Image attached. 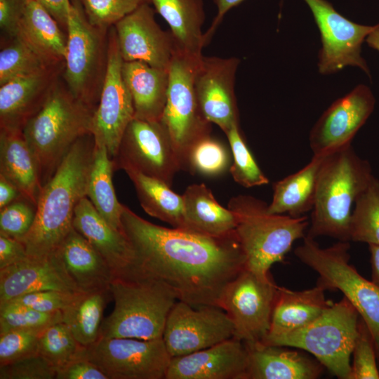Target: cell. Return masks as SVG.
<instances>
[{
  "label": "cell",
  "instance_id": "cell-1",
  "mask_svg": "<svg viewBox=\"0 0 379 379\" xmlns=\"http://www.w3.org/2000/svg\"><path fill=\"white\" fill-rule=\"evenodd\" d=\"M123 232L137 267L166 283L178 300L220 307L222 293L246 265L235 230L211 237L154 225L123 205Z\"/></svg>",
  "mask_w": 379,
  "mask_h": 379
},
{
  "label": "cell",
  "instance_id": "cell-2",
  "mask_svg": "<svg viewBox=\"0 0 379 379\" xmlns=\"http://www.w3.org/2000/svg\"><path fill=\"white\" fill-rule=\"evenodd\" d=\"M95 146L91 133L78 139L43 186L34 221L20 240L28 256L43 258L54 253L73 228L75 208L86 197Z\"/></svg>",
  "mask_w": 379,
  "mask_h": 379
},
{
  "label": "cell",
  "instance_id": "cell-3",
  "mask_svg": "<svg viewBox=\"0 0 379 379\" xmlns=\"http://www.w3.org/2000/svg\"><path fill=\"white\" fill-rule=\"evenodd\" d=\"M373 175L370 163L352 145L327 154L318 175L315 199L306 235L350 241L355 201Z\"/></svg>",
  "mask_w": 379,
  "mask_h": 379
},
{
  "label": "cell",
  "instance_id": "cell-4",
  "mask_svg": "<svg viewBox=\"0 0 379 379\" xmlns=\"http://www.w3.org/2000/svg\"><path fill=\"white\" fill-rule=\"evenodd\" d=\"M109 290L114 306L102 320L99 338H162L169 312L178 300L166 283L138 268L114 276Z\"/></svg>",
  "mask_w": 379,
  "mask_h": 379
},
{
  "label": "cell",
  "instance_id": "cell-5",
  "mask_svg": "<svg viewBox=\"0 0 379 379\" xmlns=\"http://www.w3.org/2000/svg\"><path fill=\"white\" fill-rule=\"evenodd\" d=\"M94 110L59 80L22 133L36 159L42 186L53 175L74 142L91 133Z\"/></svg>",
  "mask_w": 379,
  "mask_h": 379
},
{
  "label": "cell",
  "instance_id": "cell-6",
  "mask_svg": "<svg viewBox=\"0 0 379 379\" xmlns=\"http://www.w3.org/2000/svg\"><path fill=\"white\" fill-rule=\"evenodd\" d=\"M268 204L251 195L233 197L227 207L237 218L236 234L246 255V268L270 277L271 266L281 262L294 242L305 236L306 215L292 217L268 212Z\"/></svg>",
  "mask_w": 379,
  "mask_h": 379
},
{
  "label": "cell",
  "instance_id": "cell-7",
  "mask_svg": "<svg viewBox=\"0 0 379 379\" xmlns=\"http://www.w3.org/2000/svg\"><path fill=\"white\" fill-rule=\"evenodd\" d=\"M359 319L357 310L343 297L332 302L310 324L261 343L305 350L337 378L350 379V357L358 334Z\"/></svg>",
  "mask_w": 379,
  "mask_h": 379
},
{
  "label": "cell",
  "instance_id": "cell-8",
  "mask_svg": "<svg viewBox=\"0 0 379 379\" xmlns=\"http://www.w3.org/2000/svg\"><path fill=\"white\" fill-rule=\"evenodd\" d=\"M349 241H338L321 248L305 235L295 255L319 274L317 284L326 290H339L357 310L368 328L379 362V286L363 277L350 263Z\"/></svg>",
  "mask_w": 379,
  "mask_h": 379
},
{
  "label": "cell",
  "instance_id": "cell-9",
  "mask_svg": "<svg viewBox=\"0 0 379 379\" xmlns=\"http://www.w3.org/2000/svg\"><path fill=\"white\" fill-rule=\"evenodd\" d=\"M63 81L72 94L95 111L108 57L109 29L93 25L80 0H70Z\"/></svg>",
  "mask_w": 379,
  "mask_h": 379
},
{
  "label": "cell",
  "instance_id": "cell-10",
  "mask_svg": "<svg viewBox=\"0 0 379 379\" xmlns=\"http://www.w3.org/2000/svg\"><path fill=\"white\" fill-rule=\"evenodd\" d=\"M201 59L175 51L168 68L167 100L160 120L184 170L192 147L211 135L212 131L211 123L201 110L194 88L195 70Z\"/></svg>",
  "mask_w": 379,
  "mask_h": 379
},
{
  "label": "cell",
  "instance_id": "cell-11",
  "mask_svg": "<svg viewBox=\"0 0 379 379\" xmlns=\"http://www.w3.org/2000/svg\"><path fill=\"white\" fill-rule=\"evenodd\" d=\"M85 356L108 379H164L171 359L162 338L100 337Z\"/></svg>",
  "mask_w": 379,
  "mask_h": 379
},
{
  "label": "cell",
  "instance_id": "cell-12",
  "mask_svg": "<svg viewBox=\"0 0 379 379\" xmlns=\"http://www.w3.org/2000/svg\"><path fill=\"white\" fill-rule=\"evenodd\" d=\"M277 286L270 276L261 277L245 268L225 288L220 307L234 328V337L244 343L262 342L268 333Z\"/></svg>",
  "mask_w": 379,
  "mask_h": 379
},
{
  "label": "cell",
  "instance_id": "cell-13",
  "mask_svg": "<svg viewBox=\"0 0 379 379\" xmlns=\"http://www.w3.org/2000/svg\"><path fill=\"white\" fill-rule=\"evenodd\" d=\"M114 170L131 168L171 187L181 165L170 136L161 123L134 118L128 125L117 153Z\"/></svg>",
  "mask_w": 379,
  "mask_h": 379
},
{
  "label": "cell",
  "instance_id": "cell-14",
  "mask_svg": "<svg viewBox=\"0 0 379 379\" xmlns=\"http://www.w3.org/2000/svg\"><path fill=\"white\" fill-rule=\"evenodd\" d=\"M304 1L320 33L321 48L317 64L319 73L327 75L352 66L360 68L371 77L370 69L361 56V46L374 25L351 21L326 0Z\"/></svg>",
  "mask_w": 379,
  "mask_h": 379
},
{
  "label": "cell",
  "instance_id": "cell-15",
  "mask_svg": "<svg viewBox=\"0 0 379 379\" xmlns=\"http://www.w3.org/2000/svg\"><path fill=\"white\" fill-rule=\"evenodd\" d=\"M108 41L107 66L91 132L95 144L105 146L112 159L128 125L135 118V110L123 77L124 60L114 26L109 28Z\"/></svg>",
  "mask_w": 379,
  "mask_h": 379
},
{
  "label": "cell",
  "instance_id": "cell-16",
  "mask_svg": "<svg viewBox=\"0 0 379 379\" xmlns=\"http://www.w3.org/2000/svg\"><path fill=\"white\" fill-rule=\"evenodd\" d=\"M234 337L227 313L213 305L193 307L177 300L168 316L162 339L171 357L199 351Z\"/></svg>",
  "mask_w": 379,
  "mask_h": 379
},
{
  "label": "cell",
  "instance_id": "cell-17",
  "mask_svg": "<svg viewBox=\"0 0 379 379\" xmlns=\"http://www.w3.org/2000/svg\"><path fill=\"white\" fill-rule=\"evenodd\" d=\"M375 104L371 90L359 84L335 100L310 131L309 143L313 156L323 157L352 145Z\"/></svg>",
  "mask_w": 379,
  "mask_h": 379
},
{
  "label": "cell",
  "instance_id": "cell-18",
  "mask_svg": "<svg viewBox=\"0 0 379 379\" xmlns=\"http://www.w3.org/2000/svg\"><path fill=\"white\" fill-rule=\"evenodd\" d=\"M240 60L235 57L202 56L194 74V88L201 110L225 133L239 125L234 91Z\"/></svg>",
  "mask_w": 379,
  "mask_h": 379
},
{
  "label": "cell",
  "instance_id": "cell-19",
  "mask_svg": "<svg viewBox=\"0 0 379 379\" xmlns=\"http://www.w3.org/2000/svg\"><path fill=\"white\" fill-rule=\"evenodd\" d=\"M155 10L145 3L114 25L119 51L125 62L140 61L167 69L176 47L170 31L155 20Z\"/></svg>",
  "mask_w": 379,
  "mask_h": 379
},
{
  "label": "cell",
  "instance_id": "cell-20",
  "mask_svg": "<svg viewBox=\"0 0 379 379\" xmlns=\"http://www.w3.org/2000/svg\"><path fill=\"white\" fill-rule=\"evenodd\" d=\"M65 62L0 86V130L22 131L43 107L64 71Z\"/></svg>",
  "mask_w": 379,
  "mask_h": 379
},
{
  "label": "cell",
  "instance_id": "cell-21",
  "mask_svg": "<svg viewBox=\"0 0 379 379\" xmlns=\"http://www.w3.org/2000/svg\"><path fill=\"white\" fill-rule=\"evenodd\" d=\"M248 350L232 338L210 347L171 357L165 379H245Z\"/></svg>",
  "mask_w": 379,
  "mask_h": 379
},
{
  "label": "cell",
  "instance_id": "cell-22",
  "mask_svg": "<svg viewBox=\"0 0 379 379\" xmlns=\"http://www.w3.org/2000/svg\"><path fill=\"white\" fill-rule=\"evenodd\" d=\"M47 290L80 291L57 254L27 258L0 270V306L24 294Z\"/></svg>",
  "mask_w": 379,
  "mask_h": 379
},
{
  "label": "cell",
  "instance_id": "cell-23",
  "mask_svg": "<svg viewBox=\"0 0 379 379\" xmlns=\"http://www.w3.org/2000/svg\"><path fill=\"white\" fill-rule=\"evenodd\" d=\"M72 226L101 255L114 277L138 269L135 253L127 237L102 218L87 197L77 204Z\"/></svg>",
  "mask_w": 379,
  "mask_h": 379
},
{
  "label": "cell",
  "instance_id": "cell-24",
  "mask_svg": "<svg viewBox=\"0 0 379 379\" xmlns=\"http://www.w3.org/2000/svg\"><path fill=\"white\" fill-rule=\"evenodd\" d=\"M245 345V379H316L321 375V364L298 351L261 342Z\"/></svg>",
  "mask_w": 379,
  "mask_h": 379
},
{
  "label": "cell",
  "instance_id": "cell-25",
  "mask_svg": "<svg viewBox=\"0 0 379 379\" xmlns=\"http://www.w3.org/2000/svg\"><path fill=\"white\" fill-rule=\"evenodd\" d=\"M55 252L80 291L109 288L113 272L96 249L74 227Z\"/></svg>",
  "mask_w": 379,
  "mask_h": 379
},
{
  "label": "cell",
  "instance_id": "cell-26",
  "mask_svg": "<svg viewBox=\"0 0 379 379\" xmlns=\"http://www.w3.org/2000/svg\"><path fill=\"white\" fill-rule=\"evenodd\" d=\"M325 291L319 284L303 291L278 286L270 327L263 340L301 328L317 319L333 302L326 299Z\"/></svg>",
  "mask_w": 379,
  "mask_h": 379
},
{
  "label": "cell",
  "instance_id": "cell-27",
  "mask_svg": "<svg viewBox=\"0 0 379 379\" xmlns=\"http://www.w3.org/2000/svg\"><path fill=\"white\" fill-rule=\"evenodd\" d=\"M122 74L133 100L135 118L160 121L167 100L168 70L143 62L124 61Z\"/></svg>",
  "mask_w": 379,
  "mask_h": 379
},
{
  "label": "cell",
  "instance_id": "cell-28",
  "mask_svg": "<svg viewBox=\"0 0 379 379\" xmlns=\"http://www.w3.org/2000/svg\"><path fill=\"white\" fill-rule=\"evenodd\" d=\"M150 4L168 23L176 50L195 59L201 58L205 46L203 0H150Z\"/></svg>",
  "mask_w": 379,
  "mask_h": 379
},
{
  "label": "cell",
  "instance_id": "cell-29",
  "mask_svg": "<svg viewBox=\"0 0 379 379\" xmlns=\"http://www.w3.org/2000/svg\"><path fill=\"white\" fill-rule=\"evenodd\" d=\"M184 227L182 230L219 237L234 232L236 214L221 206L204 183L192 184L182 194Z\"/></svg>",
  "mask_w": 379,
  "mask_h": 379
},
{
  "label": "cell",
  "instance_id": "cell-30",
  "mask_svg": "<svg viewBox=\"0 0 379 379\" xmlns=\"http://www.w3.org/2000/svg\"><path fill=\"white\" fill-rule=\"evenodd\" d=\"M0 175L37 204L43 187L39 168L22 131L0 130Z\"/></svg>",
  "mask_w": 379,
  "mask_h": 379
},
{
  "label": "cell",
  "instance_id": "cell-31",
  "mask_svg": "<svg viewBox=\"0 0 379 379\" xmlns=\"http://www.w3.org/2000/svg\"><path fill=\"white\" fill-rule=\"evenodd\" d=\"M50 65L62 63L67 51V33L40 4L26 0L17 36Z\"/></svg>",
  "mask_w": 379,
  "mask_h": 379
},
{
  "label": "cell",
  "instance_id": "cell-32",
  "mask_svg": "<svg viewBox=\"0 0 379 379\" xmlns=\"http://www.w3.org/2000/svg\"><path fill=\"white\" fill-rule=\"evenodd\" d=\"M326 156H312L311 161L300 170L274 182L268 212L300 217L311 211L318 175Z\"/></svg>",
  "mask_w": 379,
  "mask_h": 379
},
{
  "label": "cell",
  "instance_id": "cell-33",
  "mask_svg": "<svg viewBox=\"0 0 379 379\" xmlns=\"http://www.w3.org/2000/svg\"><path fill=\"white\" fill-rule=\"evenodd\" d=\"M112 298L109 288L81 291L62 310V322L82 345L88 347L99 338L103 312Z\"/></svg>",
  "mask_w": 379,
  "mask_h": 379
},
{
  "label": "cell",
  "instance_id": "cell-34",
  "mask_svg": "<svg viewBox=\"0 0 379 379\" xmlns=\"http://www.w3.org/2000/svg\"><path fill=\"white\" fill-rule=\"evenodd\" d=\"M124 171L132 181L139 202L149 215L183 229V198L164 182L127 168Z\"/></svg>",
  "mask_w": 379,
  "mask_h": 379
},
{
  "label": "cell",
  "instance_id": "cell-35",
  "mask_svg": "<svg viewBox=\"0 0 379 379\" xmlns=\"http://www.w3.org/2000/svg\"><path fill=\"white\" fill-rule=\"evenodd\" d=\"M114 171L113 161L106 147L95 144L86 197L111 227L123 232L121 220L123 204L119 202L113 186Z\"/></svg>",
  "mask_w": 379,
  "mask_h": 379
},
{
  "label": "cell",
  "instance_id": "cell-36",
  "mask_svg": "<svg viewBox=\"0 0 379 379\" xmlns=\"http://www.w3.org/2000/svg\"><path fill=\"white\" fill-rule=\"evenodd\" d=\"M350 240L379 246V180L374 175L355 201Z\"/></svg>",
  "mask_w": 379,
  "mask_h": 379
},
{
  "label": "cell",
  "instance_id": "cell-37",
  "mask_svg": "<svg viewBox=\"0 0 379 379\" xmlns=\"http://www.w3.org/2000/svg\"><path fill=\"white\" fill-rule=\"evenodd\" d=\"M86 347L74 337L69 327L62 321L47 327L39 339V354L56 369L71 361L85 357Z\"/></svg>",
  "mask_w": 379,
  "mask_h": 379
},
{
  "label": "cell",
  "instance_id": "cell-38",
  "mask_svg": "<svg viewBox=\"0 0 379 379\" xmlns=\"http://www.w3.org/2000/svg\"><path fill=\"white\" fill-rule=\"evenodd\" d=\"M231 150L211 135L197 142L190 149L185 170L192 174L216 177L230 168Z\"/></svg>",
  "mask_w": 379,
  "mask_h": 379
},
{
  "label": "cell",
  "instance_id": "cell-39",
  "mask_svg": "<svg viewBox=\"0 0 379 379\" xmlns=\"http://www.w3.org/2000/svg\"><path fill=\"white\" fill-rule=\"evenodd\" d=\"M50 65L20 38L10 39L0 51V86Z\"/></svg>",
  "mask_w": 379,
  "mask_h": 379
},
{
  "label": "cell",
  "instance_id": "cell-40",
  "mask_svg": "<svg viewBox=\"0 0 379 379\" xmlns=\"http://www.w3.org/2000/svg\"><path fill=\"white\" fill-rule=\"evenodd\" d=\"M225 135L233 158L230 172L234 180L248 188L268 184L270 180L255 160L239 125L232 126Z\"/></svg>",
  "mask_w": 379,
  "mask_h": 379
},
{
  "label": "cell",
  "instance_id": "cell-41",
  "mask_svg": "<svg viewBox=\"0 0 379 379\" xmlns=\"http://www.w3.org/2000/svg\"><path fill=\"white\" fill-rule=\"evenodd\" d=\"M62 319V310L43 312L7 303L0 307V334L14 329L46 328Z\"/></svg>",
  "mask_w": 379,
  "mask_h": 379
},
{
  "label": "cell",
  "instance_id": "cell-42",
  "mask_svg": "<svg viewBox=\"0 0 379 379\" xmlns=\"http://www.w3.org/2000/svg\"><path fill=\"white\" fill-rule=\"evenodd\" d=\"M88 21L109 29L139 6L150 0H80Z\"/></svg>",
  "mask_w": 379,
  "mask_h": 379
},
{
  "label": "cell",
  "instance_id": "cell-43",
  "mask_svg": "<svg viewBox=\"0 0 379 379\" xmlns=\"http://www.w3.org/2000/svg\"><path fill=\"white\" fill-rule=\"evenodd\" d=\"M352 354L350 379H379L377 356L372 335L359 316L358 334Z\"/></svg>",
  "mask_w": 379,
  "mask_h": 379
},
{
  "label": "cell",
  "instance_id": "cell-44",
  "mask_svg": "<svg viewBox=\"0 0 379 379\" xmlns=\"http://www.w3.org/2000/svg\"><path fill=\"white\" fill-rule=\"evenodd\" d=\"M36 205L21 197L0 209V234L21 240L29 231Z\"/></svg>",
  "mask_w": 379,
  "mask_h": 379
},
{
  "label": "cell",
  "instance_id": "cell-45",
  "mask_svg": "<svg viewBox=\"0 0 379 379\" xmlns=\"http://www.w3.org/2000/svg\"><path fill=\"white\" fill-rule=\"evenodd\" d=\"M46 328L14 329L1 333L0 365L39 354V339Z\"/></svg>",
  "mask_w": 379,
  "mask_h": 379
},
{
  "label": "cell",
  "instance_id": "cell-46",
  "mask_svg": "<svg viewBox=\"0 0 379 379\" xmlns=\"http://www.w3.org/2000/svg\"><path fill=\"white\" fill-rule=\"evenodd\" d=\"M56 369L39 354L0 365V379H55Z\"/></svg>",
  "mask_w": 379,
  "mask_h": 379
},
{
  "label": "cell",
  "instance_id": "cell-47",
  "mask_svg": "<svg viewBox=\"0 0 379 379\" xmlns=\"http://www.w3.org/2000/svg\"><path fill=\"white\" fill-rule=\"evenodd\" d=\"M76 293L54 290L41 291L24 294L7 303L25 306L39 312H51L65 308Z\"/></svg>",
  "mask_w": 379,
  "mask_h": 379
},
{
  "label": "cell",
  "instance_id": "cell-48",
  "mask_svg": "<svg viewBox=\"0 0 379 379\" xmlns=\"http://www.w3.org/2000/svg\"><path fill=\"white\" fill-rule=\"evenodd\" d=\"M26 0H0V28L8 39L17 36Z\"/></svg>",
  "mask_w": 379,
  "mask_h": 379
},
{
  "label": "cell",
  "instance_id": "cell-49",
  "mask_svg": "<svg viewBox=\"0 0 379 379\" xmlns=\"http://www.w3.org/2000/svg\"><path fill=\"white\" fill-rule=\"evenodd\" d=\"M55 379H108L86 356L78 358L56 371Z\"/></svg>",
  "mask_w": 379,
  "mask_h": 379
},
{
  "label": "cell",
  "instance_id": "cell-50",
  "mask_svg": "<svg viewBox=\"0 0 379 379\" xmlns=\"http://www.w3.org/2000/svg\"><path fill=\"white\" fill-rule=\"evenodd\" d=\"M27 257L26 248L21 241L0 234V270Z\"/></svg>",
  "mask_w": 379,
  "mask_h": 379
},
{
  "label": "cell",
  "instance_id": "cell-51",
  "mask_svg": "<svg viewBox=\"0 0 379 379\" xmlns=\"http://www.w3.org/2000/svg\"><path fill=\"white\" fill-rule=\"evenodd\" d=\"M43 6L66 32L70 0H34ZM67 33V32H66Z\"/></svg>",
  "mask_w": 379,
  "mask_h": 379
},
{
  "label": "cell",
  "instance_id": "cell-52",
  "mask_svg": "<svg viewBox=\"0 0 379 379\" xmlns=\"http://www.w3.org/2000/svg\"><path fill=\"white\" fill-rule=\"evenodd\" d=\"M217 8V13L207 32L204 33L205 46L208 44L215 32L225 14L232 8L242 3L244 0H212Z\"/></svg>",
  "mask_w": 379,
  "mask_h": 379
},
{
  "label": "cell",
  "instance_id": "cell-53",
  "mask_svg": "<svg viewBox=\"0 0 379 379\" xmlns=\"http://www.w3.org/2000/svg\"><path fill=\"white\" fill-rule=\"evenodd\" d=\"M23 197L18 189L0 175V209Z\"/></svg>",
  "mask_w": 379,
  "mask_h": 379
},
{
  "label": "cell",
  "instance_id": "cell-54",
  "mask_svg": "<svg viewBox=\"0 0 379 379\" xmlns=\"http://www.w3.org/2000/svg\"><path fill=\"white\" fill-rule=\"evenodd\" d=\"M368 249L371 255L372 281L379 286V246L369 244Z\"/></svg>",
  "mask_w": 379,
  "mask_h": 379
},
{
  "label": "cell",
  "instance_id": "cell-55",
  "mask_svg": "<svg viewBox=\"0 0 379 379\" xmlns=\"http://www.w3.org/2000/svg\"><path fill=\"white\" fill-rule=\"evenodd\" d=\"M368 46L379 52V23L374 25L373 29L366 39Z\"/></svg>",
  "mask_w": 379,
  "mask_h": 379
}]
</instances>
